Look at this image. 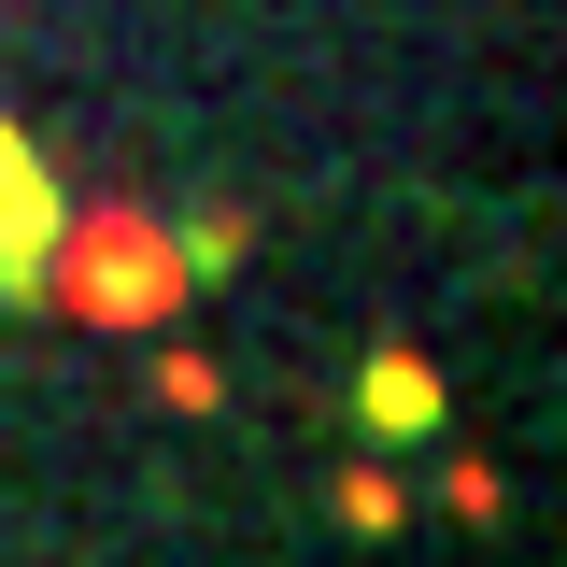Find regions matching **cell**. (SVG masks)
<instances>
[{
  "mask_svg": "<svg viewBox=\"0 0 567 567\" xmlns=\"http://www.w3.org/2000/svg\"><path fill=\"white\" fill-rule=\"evenodd\" d=\"M43 227H58V185L29 171V142L0 128V284H29V256H43Z\"/></svg>",
  "mask_w": 567,
  "mask_h": 567,
  "instance_id": "6da1fadb",
  "label": "cell"
},
{
  "mask_svg": "<svg viewBox=\"0 0 567 567\" xmlns=\"http://www.w3.org/2000/svg\"><path fill=\"white\" fill-rule=\"evenodd\" d=\"M354 412L383 425V440H425V425H440V383H425L412 354H383V369H369V383H354Z\"/></svg>",
  "mask_w": 567,
  "mask_h": 567,
  "instance_id": "7a4b0ae2",
  "label": "cell"
}]
</instances>
